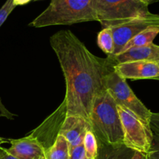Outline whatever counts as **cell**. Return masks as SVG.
<instances>
[{
    "mask_svg": "<svg viewBox=\"0 0 159 159\" xmlns=\"http://www.w3.org/2000/svg\"><path fill=\"white\" fill-rule=\"evenodd\" d=\"M89 124L98 141L108 144H123V131L117 105L107 90L96 98Z\"/></svg>",
    "mask_w": 159,
    "mask_h": 159,
    "instance_id": "cell-2",
    "label": "cell"
},
{
    "mask_svg": "<svg viewBox=\"0 0 159 159\" xmlns=\"http://www.w3.org/2000/svg\"><path fill=\"white\" fill-rule=\"evenodd\" d=\"M15 8L16 6L13 2V0H6V2L0 9V27Z\"/></svg>",
    "mask_w": 159,
    "mask_h": 159,
    "instance_id": "cell-18",
    "label": "cell"
},
{
    "mask_svg": "<svg viewBox=\"0 0 159 159\" xmlns=\"http://www.w3.org/2000/svg\"><path fill=\"white\" fill-rule=\"evenodd\" d=\"M131 159H150V158L148 156V154L136 152Z\"/></svg>",
    "mask_w": 159,
    "mask_h": 159,
    "instance_id": "cell-24",
    "label": "cell"
},
{
    "mask_svg": "<svg viewBox=\"0 0 159 159\" xmlns=\"http://www.w3.org/2000/svg\"><path fill=\"white\" fill-rule=\"evenodd\" d=\"M0 159H18L8 153L5 148L0 146Z\"/></svg>",
    "mask_w": 159,
    "mask_h": 159,
    "instance_id": "cell-23",
    "label": "cell"
},
{
    "mask_svg": "<svg viewBox=\"0 0 159 159\" xmlns=\"http://www.w3.org/2000/svg\"><path fill=\"white\" fill-rule=\"evenodd\" d=\"M158 64H159V63H158ZM156 80H158V81H159V77L157 78V79H156Z\"/></svg>",
    "mask_w": 159,
    "mask_h": 159,
    "instance_id": "cell-28",
    "label": "cell"
},
{
    "mask_svg": "<svg viewBox=\"0 0 159 159\" xmlns=\"http://www.w3.org/2000/svg\"><path fill=\"white\" fill-rule=\"evenodd\" d=\"M65 116L66 108L65 101L63 100L59 108L29 135L36 138L46 151L54 144L57 137L59 135Z\"/></svg>",
    "mask_w": 159,
    "mask_h": 159,
    "instance_id": "cell-8",
    "label": "cell"
},
{
    "mask_svg": "<svg viewBox=\"0 0 159 159\" xmlns=\"http://www.w3.org/2000/svg\"><path fill=\"white\" fill-rule=\"evenodd\" d=\"M98 147L96 159H131L136 152L123 144H108L98 141Z\"/></svg>",
    "mask_w": 159,
    "mask_h": 159,
    "instance_id": "cell-13",
    "label": "cell"
},
{
    "mask_svg": "<svg viewBox=\"0 0 159 159\" xmlns=\"http://www.w3.org/2000/svg\"><path fill=\"white\" fill-rule=\"evenodd\" d=\"M8 153L18 159H47L46 151L36 138L27 135L20 139H9Z\"/></svg>",
    "mask_w": 159,
    "mask_h": 159,
    "instance_id": "cell-10",
    "label": "cell"
},
{
    "mask_svg": "<svg viewBox=\"0 0 159 159\" xmlns=\"http://www.w3.org/2000/svg\"><path fill=\"white\" fill-rule=\"evenodd\" d=\"M147 154L150 159H159V136L157 135H153L151 147Z\"/></svg>",
    "mask_w": 159,
    "mask_h": 159,
    "instance_id": "cell-19",
    "label": "cell"
},
{
    "mask_svg": "<svg viewBox=\"0 0 159 159\" xmlns=\"http://www.w3.org/2000/svg\"><path fill=\"white\" fill-rule=\"evenodd\" d=\"M89 130H91L90 124L83 117L66 116L62 123L59 135L67 140L70 148H72L83 144L84 135Z\"/></svg>",
    "mask_w": 159,
    "mask_h": 159,
    "instance_id": "cell-11",
    "label": "cell"
},
{
    "mask_svg": "<svg viewBox=\"0 0 159 159\" xmlns=\"http://www.w3.org/2000/svg\"><path fill=\"white\" fill-rule=\"evenodd\" d=\"M31 1H32V0H13V2L15 4V6H17L26 5L27 3H29Z\"/></svg>",
    "mask_w": 159,
    "mask_h": 159,
    "instance_id": "cell-25",
    "label": "cell"
},
{
    "mask_svg": "<svg viewBox=\"0 0 159 159\" xmlns=\"http://www.w3.org/2000/svg\"><path fill=\"white\" fill-rule=\"evenodd\" d=\"M47 159H70V144L62 135H59L54 144L46 150Z\"/></svg>",
    "mask_w": 159,
    "mask_h": 159,
    "instance_id": "cell-15",
    "label": "cell"
},
{
    "mask_svg": "<svg viewBox=\"0 0 159 159\" xmlns=\"http://www.w3.org/2000/svg\"><path fill=\"white\" fill-rule=\"evenodd\" d=\"M96 21L93 0H51L30 26L36 28Z\"/></svg>",
    "mask_w": 159,
    "mask_h": 159,
    "instance_id": "cell-3",
    "label": "cell"
},
{
    "mask_svg": "<svg viewBox=\"0 0 159 159\" xmlns=\"http://www.w3.org/2000/svg\"><path fill=\"white\" fill-rule=\"evenodd\" d=\"M83 144H84V149H85L86 158L96 159L98 156V140L91 130H89L86 132Z\"/></svg>",
    "mask_w": 159,
    "mask_h": 159,
    "instance_id": "cell-17",
    "label": "cell"
},
{
    "mask_svg": "<svg viewBox=\"0 0 159 159\" xmlns=\"http://www.w3.org/2000/svg\"><path fill=\"white\" fill-rule=\"evenodd\" d=\"M97 43L100 49L105 53L108 57L113 54L115 49L113 35L110 28H104L98 34Z\"/></svg>",
    "mask_w": 159,
    "mask_h": 159,
    "instance_id": "cell-16",
    "label": "cell"
},
{
    "mask_svg": "<svg viewBox=\"0 0 159 159\" xmlns=\"http://www.w3.org/2000/svg\"><path fill=\"white\" fill-rule=\"evenodd\" d=\"M65 81L64 101L66 116H78L89 123L94 103L105 90V77L113 65L108 59L96 57L69 30L50 37Z\"/></svg>",
    "mask_w": 159,
    "mask_h": 159,
    "instance_id": "cell-1",
    "label": "cell"
},
{
    "mask_svg": "<svg viewBox=\"0 0 159 159\" xmlns=\"http://www.w3.org/2000/svg\"><path fill=\"white\" fill-rule=\"evenodd\" d=\"M8 142H9V140L4 139V138L0 137V146H1L2 144H4V143H8Z\"/></svg>",
    "mask_w": 159,
    "mask_h": 159,
    "instance_id": "cell-27",
    "label": "cell"
},
{
    "mask_svg": "<svg viewBox=\"0 0 159 159\" xmlns=\"http://www.w3.org/2000/svg\"><path fill=\"white\" fill-rule=\"evenodd\" d=\"M86 159H90V158H86Z\"/></svg>",
    "mask_w": 159,
    "mask_h": 159,
    "instance_id": "cell-29",
    "label": "cell"
},
{
    "mask_svg": "<svg viewBox=\"0 0 159 159\" xmlns=\"http://www.w3.org/2000/svg\"><path fill=\"white\" fill-rule=\"evenodd\" d=\"M117 110L123 127V144L136 152L147 154L154 135L151 128L123 107L117 106Z\"/></svg>",
    "mask_w": 159,
    "mask_h": 159,
    "instance_id": "cell-6",
    "label": "cell"
},
{
    "mask_svg": "<svg viewBox=\"0 0 159 159\" xmlns=\"http://www.w3.org/2000/svg\"><path fill=\"white\" fill-rule=\"evenodd\" d=\"M113 70L124 79L156 80L159 77V64L150 61H134L117 64L113 66Z\"/></svg>",
    "mask_w": 159,
    "mask_h": 159,
    "instance_id": "cell-9",
    "label": "cell"
},
{
    "mask_svg": "<svg viewBox=\"0 0 159 159\" xmlns=\"http://www.w3.org/2000/svg\"><path fill=\"white\" fill-rule=\"evenodd\" d=\"M85 149L84 144L70 148V159H86Z\"/></svg>",
    "mask_w": 159,
    "mask_h": 159,
    "instance_id": "cell-20",
    "label": "cell"
},
{
    "mask_svg": "<svg viewBox=\"0 0 159 159\" xmlns=\"http://www.w3.org/2000/svg\"><path fill=\"white\" fill-rule=\"evenodd\" d=\"M96 21L102 29L124 24L151 15L148 6L140 0H93Z\"/></svg>",
    "mask_w": 159,
    "mask_h": 159,
    "instance_id": "cell-4",
    "label": "cell"
},
{
    "mask_svg": "<svg viewBox=\"0 0 159 159\" xmlns=\"http://www.w3.org/2000/svg\"><path fill=\"white\" fill-rule=\"evenodd\" d=\"M112 65L134 61H150L159 63V46L154 43L143 47L132 48L114 57H108Z\"/></svg>",
    "mask_w": 159,
    "mask_h": 159,
    "instance_id": "cell-12",
    "label": "cell"
},
{
    "mask_svg": "<svg viewBox=\"0 0 159 159\" xmlns=\"http://www.w3.org/2000/svg\"><path fill=\"white\" fill-rule=\"evenodd\" d=\"M158 34L159 27H154V26L148 27L147 29L144 30L141 33L132 37L131 40H129L123 48L122 51H124L132 48H137V47H143L151 44L153 43L154 38L158 35Z\"/></svg>",
    "mask_w": 159,
    "mask_h": 159,
    "instance_id": "cell-14",
    "label": "cell"
},
{
    "mask_svg": "<svg viewBox=\"0 0 159 159\" xmlns=\"http://www.w3.org/2000/svg\"><path fill=\"white\" fill-rule=\"evenodd\" d=\"M159 27V15L151 14L148 16L135 19L124 24L110 28L115 43L114 53L110 57H114L122 52L123 48L129 40L148 27Z\"/></svg>",
    "mask_w": 159,
    "mask_h": 159,
    "instance_id": "cell-7",
    "label": "cell"
},
{
    "mask_svg": "<svg viewBox=\"0 0 159 159\" xmlns=\"http://www.w3.org/2000/svg\"><path fill=\"white\" fill-rule=\"evenodd\" d=\"M150 128L153 134L159 136V113H151L150 119Z\"/></svg>",
    "mask_w": 159,
    "mask_h": 159,
    "instance_id": "cell-21",
    "label": "cell"
},
{
    "mask_svg": "<svg viewBox=\"0 0 159 159\" xmlns=\"http://www.w3.org/2000/svg\"><path fill=\"white\" fill-rule=\"evenodd\" d=\"M14 116H15V115L11 113L10 111H9L6 108V107L3 105L1 98H0V117H5L8 120H13Z\"/></svg>",
    "mask_w": 159,
    "mask_h": 159,
    "instance_id": "cell-22",
    "label": "cell"
},
{
    "mask_svg": "<svg viewBox=\"0 0 159 159\" xmlns=\"http://www.w3.org/2000/svg\"><path fill=\"white\" fill-rule=\"evenodd\" d=\"M105 89L112 96L117 106L130 112L150 127V119L152 112L134 94L126 79L118 76L112 69L105 77Z\"/></svg>",
    "mask_w": 159,
    "mask_h": 159,
    "instance_id": "cell-5",
    "label": "cell"
},
{
    "mask_svg": "<svg viewBox=\"0 0 159 159\" xmlns=\"http://www.w3.org/2000/svg\"><path fill=\"white\" fill-rule=\"evenodd\" d=\"M140 1L142 2H143L144 4H146L147 6H149V5L153 4V3L157 2L159 0H140Z\"/></svg>",
    "mask_w": 159,
    "mask_h": 159,
    "instance_id": "cell-26",
    "label": "cell"
}]
</instances>
